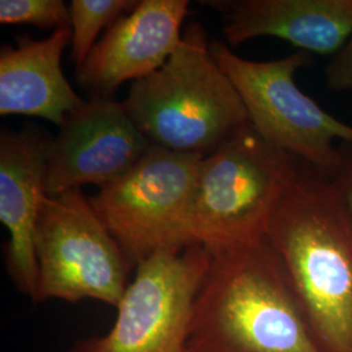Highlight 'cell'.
I'll return each mask as SVG.
<instances>
[{
	"label": "cell",
	"mask_w": 352,
	"mask_h": 352,
	"mask_svg": "<svg viewBox=\"0 0 352 352\" xmlns=\"http://www.w3.org/2000/svg\"><path fill=\"white\" fill-rule=\"evenodd\" d=\"M210 253L186 352H325L266 238Z\"/></svg>",
	"instance_id": "1"
},
{
	"label": "cell",
	"mask_w": 352,
	"mask_h": 352,
	"mask_svg": "<svg viewBox=\"0 0 352 352\" xmlns=\"http://www.w3.org/2000/svg\"><path fill=\"white\" fill-rule=\"evenodd\" d=\"M202 158L153 146L89 199L133 266L164 248L188 247L186 222Z\"/></svg>",
	"instance_id": "8"
},
{
	"label": "cell",
	"mask_w": 352,
	"mask_h": 352,
	"mask_svg": "<svg viewBox=\"0 0 352 352\" xmlns=\"http://www.w3.org/2000/svg\"><path fill=\"white\" fill-rule=\"evenodd\" d=\"M340 196L352 215V142H342L338 146V162L330 174Z\"/></svg>",
	"instance_id": "17"
},
{
	"label": "cell",
	"mask_w": 352,
	"mask_h": 352,
	"mask_svg": "<svg viewBox=\"0 0 352 352\" xmlns=\"http://www.w3.org/2000/svg\"><path fill=\"white\" fill-rule=\"evenodd\" d=\"M34 302L98 300L118 307L133 264L81 189L42 199L36 227Z\"/></svg>",
	"instance_id": "6"
},
{
	"label": "cell",
	"mask_w": 352,
	"mask_h": 352,
	"mask_svg": "<svg viewBox=\"0 0 352 352\" xmlns=\"http://www.w3.org/2000/svg\"><path fill=\"white\" fill-rule=\"evenodd\" d=\"M154 145L122 102L91 97L68 113L46 151V195L102 188L126 174Z\"/></svg>",
	"instance_id": "9"
},
{
	"label": "cell",
	"mask_w": 352,
	"mask_h": 352,
	"mask_svg": "<svg viewBox=\"0 0 352 352\" xmlns=\"http://www.w3.org/2000/svg\"><path fill=\"white\" fill-rule=\"evenodd\" d=\"M302 162L250 124L202 158L186 222L188 245L209 251L264 239Z\"/></svg>",
	"instance_id": "4"
},
{
	"label": "cell",
	"mask_w": 352,
	"mask_h": 352,
	"mask_svg": "<svg viewBox=\"0 0 352 352\" xmlns=\"http://www.w3.org/2000/svg\"><path fill=\"white\" fill-rule=\"evenodd\" d=\"M327 352H352V215L333 179L302 164L266 236Z\"/></svg>",
	"instance_id": "2"
},
{
	"label": "cell",
	"mask_w": 352,
	"mask_h": 352,
	"mask_svg": "<svg viewBox=\"0 0 352 352\" xmlns=\"http://www.w3.org/2000/svg\"><path fill=\"white\" fill-rule=\"evenodd\" d=\"M49 140L37 131L3 132L0 139V221L10 232L7 270L32 300L37 291L36 227L46 196Z\"/></svg>",
	"instance_id": "11"
},
{
	"label": "cell",
	"mask_w": 352,
	"mask_h": 352,
	"mask_svg": "<svg viewBox=\"0 0 352 352\" xmlns=\"http://www.w3.org/2000/svg\"><path fill=\"white\" fill-rule=\"evenodd\" d=\"M210 45L205 28L190 23L168 60L135 81L122 102L154 146L206 157L251 124Z\"/></svg>",
	"instance_id": "3"
},
{
	"label": "cell",
	"mask_w": 352,
	"mask_h": 352,
	"mask_svg": "<svg viewBox=\"0 0 352 352\" xmlns=\"http://www.w3.org/2000/svg\"><path fill=\"white\" fill-rule=\"evenodd\" d=\"M212 261L200 244L164 248L136 265L109 333L69 352H186L193 307Z\"/></svg>",
	"instance_id": "7"
},
{
	"label": "cell",
	"mask_w": 352,
	"mask_h": 352,
	"mask_svg": "<svg viewBox=\"0 0 352 352\" xmlns=\"http://www.w3.org/2000/svg\"><path fill=\"white\" fill-rule=\"evenodd\" d=\"M0 23L3 25L26 24L55 32L71 26L69 6L63 0H1Z\"/></svg>",
	"instance_id": "15"
},
{
	"label": "cell",
	"mask_w": 352,
	"mask_h": 352,
	"mask_svg": "<svg viewBox=\"0 0 352 352\" xmlns=\"http://www.w3.org/2000/svg\"><path fill=\"white\" fill-rule=\"evenodd\" d=\"M139 1L133 0H72L71 13V59L75 62L76 69L88 59L94 49L96 39L103 28L111 26L132 11Z\"/></svg>",
	"instance_id": "14"
},
{
	"label": "cell",
	"mask_w": 352,
	"mask_h": 352,
	"mask_svg": "<svg viewBox=\"0 0 352 352\" xmlns=\"http://www.w3.org/2000/svg\"><path fill=\"white\" fill-rule=\"evenodd\" d=\"M212 54L231 80L250 116L266 141L327 175L338 162L337 142H352V126L327 113L295 82V72L311 63L308 52L253 62L213 41Z\"/></svg>",
	"instance_id": "5"
},
{
	"label": "cell",
	"mask_w": 352,
	"mask_h": 352,
	"mask_svg": "<svg viewBox=\"0 0 352 352\" xmlns=\"http://www.w3.org/2000/svg\"><path fill=\"white\" fill-rule=\"evenodd\" d=\"M188 0H141L120 17L76 69L91 97L113 98L126 81H138L161 68L183 38Z\"/></svg>",
	"instance_id": "10"
},
{
	"label": "cell",
	"mask_w": 352,
	"mask_h": 352,
	"mask_svg": "<svg viewBox=\"0 0 352 352\" xmlns=\"http://www.w3.org/2000/svg\"><path fill=\"white\" fill-rule=\"evenodd\" d=\"M327 88L334 91L352 90V33L325 69Z\"/></svg>",
	"instance_id": "16"
},
{
	"label": "cell",
	"mask_w": 352,
	"mask_h": 352,
	"mask_svg": "<svg viewBox=\"0 0 352 352\" xmlns=\"http://www.w3.org/2000/svg\"><path fill=\"white\" fill-rule=\"evenodd\" d=\"M230 46L285 39L304 52L334 56L352 33V0H214Z\"/></svg>",
	"instance_id": "12"
},
{
	"label": "cell",
	"mask_w": 352,
	"mask_h": 352,
	"mask_svg": "<svg viewBox=\"0 0 352 352\" xmlns=\"http://www.w3.org/2000/svg\"><path fill=\"white\" fill-rule=\"evenodd\" d=\"M72 41V28L52 32L36 41L23 36L0 49V115H26L60 126L80 107L81 98L62 69L64 50Z\"/></svg>",
	"instance_id": "13"
}]
</instances>
